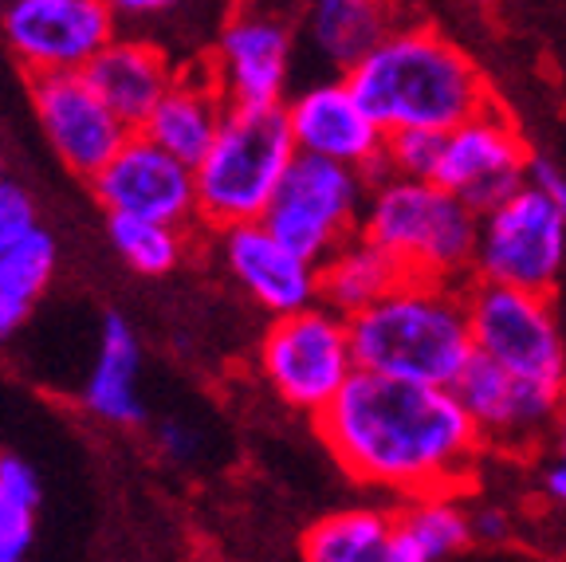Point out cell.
Returning a JSON list of instances; mask_svg holds the SVG:
<instances>
[{
  "mask_svg": "<svg viewBox=\"0 0 566 562\" xmlns=\"http://www.w3.org/2000/svg\"><path fill=\"white\" fill-rule=\"evenodd\" d=\"M177 0H111V9L118 12V20H150L158 12L174 9Z\"/></svg>",
  "mask_w": 566,
  "mask_h": 562,
  "instance_id": "33",
  "label": "cell"
},
{
  "mask_svg": "<svg viewBox=\"0 0 566 562\" xmlns=\"http://www.w3.org/2000/svg\"><path fill=\"white\" fill-rule=\"evenodd\" d=\"M189 225H166L150 217H126L106 212V237L123 256V264L138 275H169L186 264L189 256Z\"/></svg>",
  "mask_w": 566,
  "mask_h": 562,
  "instance_id": "25",
  "label": "cell"
},
{
  "mask_svg": "<svg viewBox=\"0 0 566 562\" xmlns=\"http://www.w3.org/2000/svg\"><path fill=\"white\" fill-rule=\"evenodd\" d=\"M444 131H398L386 138V166L389 174L406 177H437Z\"/></svg>",
  "mask_w": 566,
  "mask_h": 562,
  "instance_id": "28",
  "label": "cell"
},
{
  "mask_svg": "<svg viewBox=\"0 0 566 562\" xmlns=\"http://www.w3.org/2000/svg\"><path fill=\"white\" fill-rule=\"evenodd\" d=\"M209 237L229 280L260 311L287 315V311L318 303V264H311L292 244H283L264 220L229 225V229H217Z\"/></svg>",
  "mask_w": 566,
  "mask_h": 562,
  "instance_id": "17",
  "label": "cell"
},
{
  "mask_svg": "<svg viewBox=\"0 0 566 562\" xmlns=\"http://www.w3.org/2000/svg\"><path fill=\"white\" fill-rule=\"evenodd\" d=\"M315 437L354 483L394 500L469 492L488 445L452 386L354 370L315 417Z\"/></svg>",
  "mask_w": 566,
  "mask_h": 562,
  "instance_id": "1",
  "label": "cell"
},
{
  "mask_svg": "<svg viewBox=\"0 0 566 562\" xmlns=\"http://www.w3.org/2000/svg\"><path fill=\"white\" fill-rule=\"evenodd\" d=\"M401 275L406 272L398 268V260L358 232L318 264V303H327L338 315L350 319L370 303H378Z\"/></svg>",
  "mask_w": 566,
  "mask_h": 562,
  "instance_id": "23",
  "label": "cell"
},
{
  "mask_svg": "<svg viewBox=\"0 0 566 562\" xmlns=\"http://www.w3.org/2000/svg\"><path fill=\"white\" fill-rule=\"evenodd\" d=\"M4 4H9V0H0V12H4Z\"/></svg>",
  "mask_w": 566,
  "mask_h": 562,
  "instance_id": "37",
  "label": "cell"
},
{
  "mask_svg": "<svg viewBox=\"0 0 566 562\" xmlns=\"http://www.w3.org/2000/svg\"><path fill=\"white\" fill-rule=\"evenodd\" d=\"M527 181L535 185V189H543V194L551 197V201L558 205V209L566 212V174L555 166V162L539 158V154H531V169H527Z\"/></svg>",
  "mask_w": 566,
  "mask_h": 562,
  "instance_id": "32",
  "label": "cell"
},
{
  "mask_svg": "<svg viewBox=\"0 0 566 562\" xmlns=\"http://www.w3.org/2000/svg\"><path fill=\"white\" fill-rule=\"evenodd\" d=\"M469 315L476 354L500 362L520 378L566 389V334L555 295L469 280Z\"/></svg>",
  "mask_w": 566,
  "mask_h": 562,
  "instance_id": "10",
  "label": "cell"
},
{
  "mask_svg": "<svg viewBox=\"0 0 566 562\" xmlns=\"http://www.w3.org/2000/svg\"><path fill=\"white\" fill-rule=\"evenodd\" d=\"M350 339L358 370L452 386L476 354L469 283L401 275L378 303L350 315Z\"/></svg>",
  "mask_w": 566,
  "mask_h": 562,
  "instance_id": "3",
  "label": "cell"
},
{
  "mask_svg": "<svg viewBox=\"0 0 566 562\" xmlns=\"http://www.w3.org/2000/svg\"><path fill=\"white\" fill-rule=\"evenodd\" d=\"M389 531H394V508L358 503L315 519L303 531L300 554L307 562H386Z\"/></svg>",
  "mask_w": 566,
  "mask_h": 562,
  "instance_id": "24",
  "label": "cell"
},
{
  "mask_svg": "<svg viewBox=\"0 0 566 562\" xmlns=\"http://www.w3.org/2000/svg\"><path fill=\"white\" fill-rule=\"evenodd\" d=\"M295 9L303 48L331 75H346L401 24L394 0H300Z\"/></svg>",
  "mask_w": 566,
  "mask_h": 562,
  "instance_id": "18",
  "label": "cell"
},
{
  "mask_svg": "<svg viewBox=\"0 0 566 562\" xmlns=\"http://www.w3.org/2000/svg\"><path fill=\"white\" fill-rule=\"evenodd\" d=\"M386 134L452 131L495 103L492 83L457 40L433 24L401 20L370 55L346 71Z\"/></svg>",
  "mask_w": 566,
  "mask_h": 562,
  "instance_id": "2",
  "label": "cell"
},
{
  "mask_svg": "<svg viewBox=\"0 0 566 562\" xmlns=\"http://www.w3.org/2000/svg\"><path fill=\"white\" fill-rule=\"evenodd\" d=\"M142 351L130 323L123 315H106L98 331L95 366L87 370V382L80 389V405L103 425H142L146 405L138 389Z\"/></svg>",
  "mask_w": 566,
  "mask_h": 562,
  "instance_id": "22",
  "label": "cell"
},
{
  "mask_svg": "<svg viewBox=\"0 0 566 562\" xmlns=\"http://www.w3.org/2000/svg\"><path fill=\"white\" fill-rule=\"evenodd\" d=\"M543 492L555 503H566V460L551 457V465L543 468Z\"/></svg>",
  "mask_w": 566,
  "mask_h": 562,
  "instance_id": "35",
  "label": "cell"
},
{
  "mask_svg": "<svg viewBox=\"0 0 566 562\" xmlns=\"http://www.w3.org/2000/svg\"><path fill=\"white\" fill-rule=\"evenodd\" d=\"M295 4H300V0H295Z\"/></svg>",
  "mask_w": 566,
  "mask_h": 562,
  "instance_id": "39",
  "label": "cell"
},
{
  "mask_svg": "<svg viewBox=\"0 0 566 562\" xmlns=\"http://www.w3.org/2000/svg\"><path fill=\"white\" fill-rule=\"evenodd\" d=\"M452 389L476 422L488 452H531V448H539L566 397V389L520 378V374L484 358V354H472V362L460 370Z\"/></svg>",
  "mask_w": 566,
  "mask_h": 562,
  "instance_id": "15",
  "label": "cell"
},
{
  "mask_svg": "<svg viewBox=\"0 0 566 562\" xmlns=\"http://www.w3.org/2000/svg\"><path fill=\"white\" fill-rule=\"evenodd\" d=\"M111 0H9L0 12V44L32 75L87 71V63L118 35Z\"/></svg>",
  "mask_w": 566,
  "mask_h": 562,
  "instance_id": "11",
  "label": "cell"
},
{
  "mask_svg": "<svg viewBox=\"0 0 566 562\" xmlns=\"http://www.w3.org/2000/svg\"><path fill=\"white\" fill-rule=\"evenodd\" d=\"M28 103H32L35 123L44 131L60 166L80 181H91L134 134V126L98 95V87L87 80V71L32 75L28 80Z\"/></svg>",
  "mask_w": 566,
  "mask_h": 562,
  "instance_id": "12",
  "label": "cell"
},
{
  "mask_svg": "<svg viewBox=\"0 0 566 562\" xmlns=\"http://www.w3.org/2000/svg\"><path fill=\"white\" fill-rule=\"evenodd\" d=\"M300 48V9L287 0H240L209 52L212 80L229 106H283Z\"/></svg>",
  "mask_w": 566,
  "mask_h": 562,
  "instance_id": "8",
  "label": "cell"
},
{
  "mask_svg": "<svg viewBox=\"0 0 566 562\" xmlns=\"http://www.w3.org/2000/svg\"><path fill=\"white\" fill-rule=\"evenodd\" d=\"M472 511V539L476 547H504L512 539V519L495 503H469Z\"/></svg>",
  "mask_w": 566,
  "mask_h": 562,
  "instance_id": "31",
  "label": "cell"
},
{
  "mask_svg": "<svg viewBox=\"0 0 566 562\" xmlns=\"http://www.w3.org/2000/svg\"><path fill=\"white\" fill-rule=\"evenodd\" d=\"M363 237L386 248L406 275L469 283L476 272L480 212L433 177L374 174Z\"/></svg>",
  "mask_w": 566,
  "mask_h": 562,
  "instance_id": "4",
  "label": "cell"
},
{
  "mask_svg": "<svg viewBox=\"0 0 566 562\" xmlns=\"http://www.w3.org/2000/svg\"><path fill=\"white\" fill-rule=\"evenodd\" d=\"M469 492H429L398 500L386 562H444L472 551Z\"/></svg>",
  "mask_w": 566,
  "mask_h": 562,
  "instance_id": "21",
  "label": "cell"
},
{
  "mask_svg": "<svg viewBox=\"0 0 566 562\" xmlns=\"http://www.w3.org/2000/svg\"><path fill=\"white\" fill-rule=\"evenodd\" d=\"M55 268H60V248H55L52 232L32 229L28 237L12 240L9 248H0V295L35 308L52 288Z\"/></svg>",
  "mask_w": 566,
  "mask_h": 562,
  "instance_id": "27",
  "label": "cell"
},
{
  "mask_svg": "<svg viewBox=\"0 0 566 562\" xmlns=\"http://www.w3.org/2000/svg\"><path fill=\"white\" fill-rule=\"evenodd\" d=\"M224 115H229V98L212 80L209 60H201L177 71V80L169 83V91L158 98L150 115L142 118L138 131L166 146L169 154L186 158L189 166H197L221 131Z\"/></svg>",
  "mask_w": 566,
  "mask_h": 562,
  "instance_id": "19",
  "label": "cell"
},
{
  "mask_svg": "<svg viewBox=\"0 0 566 562\" xmlns=\"http://www.w3.org/2000/svg\"><path fill=\"white\" fill-rule=\"evenodd\" d=\"M28 311L32 308H24V303H17V299H9V295H0V346L9 343L12 334L20 331V323L28 319Z\"/></svg>",
  "mask_w": 566,
  "mask_h": 562,
  "instance_id": "34",
  "label": "cell"
},
{
  "mask_svg": "<svg viewBox=\"0 0 566 562\" xmlns=\"http://www.w3.org/2000/svg\"><path fill=\"white\" fill-rule=\"evenodd\" d=\"M154 445H158L161 457L174 460V465H189V460L197 457V448H201V437H197V429H189L186 422H161L158 429H154Z\"/></svg>",
  "mask_w": 566,
  "mask_h": 562,
  "instance_id": "30",
  "label": "cell"
},
{
  "mask_svg": "<svg viewBox=\"0 0 566 562\" xmlns=\"http://www.w3.org/2000/svg\"><path fill=\"white\" fill-rule=\"evenodd\" d=\"M547 448H551V457L566 460V397H563V405H558L555 425H551V433H547Z\"/></svg>",
  "mask_w": 566,
  "mask_h": 562,
  "instance_id": "36",
  "label": "cell"
},
{
  "mask_svg": "<svg viewBox=\"0 0 566 562\" xmlns=\"http://www.w3.org/2000/svg\"><path fill=\"white\" fill-rule=\"evenodd\" d=\"M300 146L283 106H229L221 131L193 166L201 232L264 220Z\"/></svg>",
  "mask_w": 566,
  "mask_h": 562,
  "instance_id": "5",
  "label": "cell"
},
{
  "mask_svg": "<svg viewBox=\"0 0 566 562\" xmlns=\"http://www.w3.org/2000/svg\"><path fill=\"white\" fill-rule=\"evenodd\" d=\"M177 63L169 52L146 35H123L118 32L95 60L87 63V80L98 87V95L115 106L118 115L138 131L142 118L150 115L158 98L177 80Z\"/></svg>",
  "mask_w": 566,
  "mask_h": 562,
  "instance_id": "20",
  "label": "cell"
},
{
  "mask_svg": "<svg viewBox=\"0 0 566 562\" xmlns=\"http://www.w3.org/2000/svg\"><path fill=\"white\" fill-rule=\"evenodd\" d=\"M370 181L374 177L358 166L295 154L272 205H268L264 225L283 244L307 256L311 264H323L335 248L363 232Z\"/></svg>",
  "mask_w": 566,
  "mask_h": 562,
  "instance_id": "7",
  "label": "cell"
},
{
  "mask_svg": "<svg viewBox=\"0 0 566 562\" xmlns=\"http://www.w3.org/2000/svg\"><path fill=\"white\" fill-rule=\"evenodd\" d=\"M472 280L555 295L566 283V212L531 181L480 212Z\"/></svg>",
  "mask_w": 566,
  "mask_h": 562,
  "instance_id": "9",
  "label": "cell"
},
{
  "mask_svg": "<svg viewBox=\"0 0 566 562\" xmlns=\"http://www.w3.org/2000/svg\"><path fill=\"white\" fill-rule=\"evenodd\" d=\"M40 476L28 460L0 452V562L28 559L35 543Z\"/></svg>",
  "mask_w": 566,
  "mask_h": 562,
  "instance_id": "26",
  "label": "cell"
},
{
  "mask_svg": "<svg viewBox=\"0 0 566 562\" xmlns=\"http://www.w3.org/2000/svg\"><path fill=\"white\" fill-rule=\"evenodd\" d=\"M32 229H40L35 197L9 174H0V248H9L12 240L28 237Z\"/></svg>",
  "mask_w": 566,
  "mask_h": 562,
  "instance_id": "29",
  "label": "cell"
},
{
  "mask_svg": "<svg viewBox=\"0 0 566 562\" xmlns=\"http://www.w3.org/2000/svg\"><path fill=\"white\" fill-rule=\"evenodd\" d=\"M283 111H287V126H292L300 154L358 166L370 177L381 174L389 134L381 131V123L370 115V106L363 103L346 75H327V80L292 91Z\"/></svg>",
  "mask_w": 566,
  "mask_h": 562,
  "instance_id": "16",
  "label": "cell"
},
{
  "mask_svg": "<svg viewBox=\"0 0 566 562\" xmlns=\"http://www.w3.org/2000/svg\"><path fill=\"white\" fill-rule=\"evenodd\" d=\"M91 197L106 212H126V217H150L166 225H197V177L186 158L169 154L154 138L134 131L123 142L115 158L91 177Z\"/></svg>",
  "mask_w": 566,
  "mask_h": 562,
  "instance_id": "14",
  "label": "cell"
},
{
  "mask_svg": "<svg viewBox=\"0 0 566 562\" xmlns=\"http://www.w3.org/2000/svg\"><path fill=\"white\" fill-rule=\"evenodd\" d=\"M531 169V146L523 131L512 123L504 106L492 103L480 115L464 118L460 126L444 131L441 162L437 177L444 189L472 205L476 212H488L515 189L527 185Z\"/></svg>",
  "mask_w": 566,
  "mask_h": 562,
  "instance_id": "13",
  "label": "cell"
},
{
  "mask_svg": "<svg viewBox=\"0 0 566 562\" xmlns=\"http://www.w3.org/2000/svg\"><path fill=\"white\" fill-rule=\"evenodd\" d=\"M256 370L287 409L315 422L358 370L350 319L327 303L272 315L268 331L260 334Z\"/></svg>",
  "mask_w": 566,
  "mask_h": 562,
  "instance_id": "6",
  "label": "cell"
},
{
  "mask_svg": "<svg viewBox=\"0 0 566 562\" xmlns=\"http://www.w3.org/2000/svg\"><path fill=\"white\" fill-rule=\"evenodd\" d=\"M0 174H4V166H0Z\"/></svg>",
  "mask_w": 566,
  "mask_h": 562,
  "instance_id": "38",
  "label": "cell"
}]
</instances>
